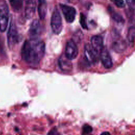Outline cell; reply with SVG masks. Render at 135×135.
Instances as JSON below:
<instances>
[{
	"mask_svg": "<svg viewBox=\"0 0 135 135\" xmlns=\"http://www.w3.org/2000/svg\"><path fill=\"white\" fill-rule=\"evenodd\" d=\"M45 54V44L40 40H26L22 49V59L31 65H37Z\"/></svg>",
	"mask_w": 135,
	"mask_h": 135,
	"instance_id": "6da1fadb",
	"label": "cell"
},
{
	"mask_svg": "<svg viewBox=\"0 0 135 135\" xmlns=\"http://www.w3.org/2000/svg\"><path fill=\"white\" fill-rule=\"evenodd\" d=\"M51 26L53 33L59 34L61 33L62 29V18L60 13L57 8L53 10L51 19Z\"/></svg>",
	"mask_w": 135,
	"mask_h": 135,
	"instance_id": "7a4b0ae2",
	"label": "cell"
},
{
	"mask_svg": "<svg viewBox=\"0 0 135 135\" xmlns=\"http://www.w3.org/2000/svg\"><path fill=\"white\" fill-rule=\"evenodd\" d=\"M8 20V8L4 1H0V31H5Z\"/></svg>",
	"mask_w": 135,
	"mask_h": 135,
	"instance_id": "3957f363",
	"label": "cell"
},
{
	"mask_svg": "<svg viewBox=\"0 0 135 135\" xmlns=\"http://www.w3.org/2000/svg\"><path fill=\"white\" fill-rule=\"evenodd\" d=\"M19 40V35L17 32L16 25L12 21L9 25L7 32V42L9 48H12Z\"/></svg>",
	"mask_w": 135,
	"mask_h": 135,
	"instance_id": "277c9868",
	"label": "cell"
},
{
	"mask_svg": "<svg viewBox=\"0 0 135 135\" xmlns=\"http://www.w3.org/2000/svg\"><path fill=\"white\" fill-rule=\"evenodd\" d=\"M41 32L42 27L40 21L38 20H33L29 30V35L31 40H38Z\"/></svg>",
	"mask_w": 135,
	"mask_h": 135,
	"instance_id": "5b68a950",
	"label": "cell"
},
{
	"mask_svg": "<svg viewBox=\"0 0 135 135\" xmlns=\"http://www.w3.org/2000/svg\"><path fill=\"white\" fill-rule=\"evenodd\" d=\"M60 5L66 22L68 23L73 22L76 15L75 9L73 7L63 4H60Z\"/></svg>",
	"mask_w": 135,
	"mask_h": 135,
	"instance_id": "8992f818",
	"label": "cell"
},
{
	"mask_svg": "<svg viewBox=\"0 0 135 135\" xmlns=\"http://www.w3.org/2000/svg\"><path fill=\"white\" fill-rule=\"evenodd\" d=\"M65 56L70 60L76 57L78 55V49L73 40H69L65 46Z\"/></svg>",
	"mask_w": 135,
	"mask_h": 135,
	"instance_id": "52a82bcc",
	"label": "cell"
},
{
	"mask_svg": "<svg viewBox=\"0 0 135 135\" xmlns=\"http://www.w3.org/2000/svg\"><path fill=\"white\" fill-rule=\"evenodd\" d=\"M84 55L86 61L90 63H94L98 60L99 55L92 47L91 45L88 44L84 46Z\"/></svg>",
	"mask_w": 135,
	"mask_h": 135,
	"instance_id": "ba28073f",
	"label": "cell"
},
{
	"mask_svg": "<svg viewBox=\"0 0 135 135\" xmlns=\"http://www.w3.org/2000/svg\"><path fill=\"white\" fill-rule=\"evenodd\" d=\"M91 45L95 52L99 55L104 48L102 38L98 35L93 36L91 39Z\"/></svg>",
	"mask_w": 135,
	"mask_h": 135,
	"instance_id": "9c48e42d",
	"label": "cell"
},
{
	"mask_svg": "<svg viewBox=\"0 0 135 135\" xmlns=\"http://www.w3.org/2000/svg\"><path fill=\"white\" fill-rule=\"evenodd\" d=\"M58 63L61 70L64 72H69L72 69V64L65 54H62L60 57Z\"/></svg>",
	"mask_w": 135,
	"mask_h": 135,
	"instance_id": "30bf717a",
	"label": "cell"
},
{
	"mask_svg": "<svg viewBox=\"0 0 135 135\" xmlns=\"http://www.w3.org/2000/svg\"><path fill=\"white\" fill-rule=\"evenodd\" d=\"M100 56L103 66L107 69H110L112 66L113 63L108 51L106 49L103 48L100 54Z\"/></svg>",
	"mask_w": 135,
	"mask_h": 135,
	"instance_id": "8fae6325",
	"label": "cell"
},
{
	"mask_svg": "<svg viewBox=\"0 0 135 135\" xmlns=\"http://www.w3.org/2000/svg\"><path fill=\"white\" fill-rule=\"evenodd\" d=\"M112 47L115 52L121 53L126 50L127 48V44L122 38L118 37L113 40Z\"/></svg>",
	"mask_w": 135,
	"mask_h": 135,
	"instance_id": "7c38bea8",
	"label": "cell"
},
{
	"mask_svg": "<svg viewBox=\"0 0 135 135\" xmlns=\"http://www.w3.org/2000/svg\"><path fill=\"white\" fill-rule=\"evenodd\" d=\"M36 5V0H29L26 2L25 15L27 19H30L33 16L35 12Z\"/></svg>",
	"mask_w": 135,
	"mask_h": 135,
	"instance_id": "4fadbf2b",
	"label": "cell"
},
{
	"mask_svg": "<svg viewBox=\"0 0 135 135\" xmlns=\"http://www.w3.org/2000/svg\"><path fill=\"white\" fill-rule=\"evenodd\" d=\"M47 12V4L46 0H38V13L41 20H43Z\"/></svg>",
	"mask_w": 135,
	"mask_h": 135,
	"instance_id": "5bb4252c",
	"label": "cell"
},
{
	"mask_svg": "<svg viewBox=\"0 0 135 135\" xmlns=\"http://www.w3.org/2000/svg\"><path fill=\"white\" fill-rule=\"evenodd\" d=\"M9 4L15 12H19L22 8L23 0H8Z\"/></svg>",
	"mask_w": 135,
	"mask_h": 135,
	"instance_id": "9a60e30c",
	"label": "cell"
},
{
	"mask_svg": "<svg viewBox=\"0 0 135 135\" xmlns=\"http://www.w3.org/2000/svg\"><path fill=\"white\" fill-rule=\"evenodd\" d=\"M127 38L128 41L131 42L133 43L135 40V27H130L127 33Z\"/></svg>",
	"mask_w": 135,
	"mask_h": 135,
	"instance_id": "2e32d148",
	"label": "cell"
},
{
	"mask_svg": "<svg viewBox=\"0 0 135 135\" xmlns=\"http://www.w3.org/2000/svg\"><path fill=\"white\" fill-rule=\"evenodd\" d=\"M110 13L113 19L117 22L122 23L124 22V19L123 18V17L117 13H115L113 11H112V12H110Z\"/></svg>",
	"mask_w": 135,
	"mask_h": 135,
	"instance_id": "e0dca14e",
	"label": "cell"
},
{
	"mask_svg": "<svg viewBox=\"0 0 135 135\" xmlns=\"http://www.w3.org/2000/svg\"><path fill=\"white\" fill-rule=\"evenodd\" d=\"M80 22L81 26L84 28L86 29L87 28V24H86V17L85 16L82 14H80Z\"/></svg>",
	"mask_w": 135,
	"mask_h": 135,
	"instance_id": "ac0fdd59",
	"label": "cell"
},
{
	"mask_svg": "<svg viewBox=\"0 0 135 135\" xmlns=\"http://www.w3.org/2000/svg\"><path fill=\"white\" fill-rule=\"evenodd\" d=\"M115 5L120 8L124 7L125 6V3L123 0H110Z\"/></svg>",
	"mask_w": 135,
	"mask_h": 135,
	"instance_id": "d6986e66",
	"label": "cell"
},
{
	"mask_svg": "<svg viewBox=\"0 0 135 135\" xmlns=\"http://www.w3.org/2000/svg\"><path fill=\"white\" fill-rule=\"evenodd\" d=\"M126 1L129 8L132 11L135 12V0H126Z\"/></svg>",
	"mask_w": 135,
	"mask_h": 135,
	"instance_id": "ffe728a7",
	"label": "cell"
},
{
	"mask_svg": "<svg viewBox=\"0 0 135 135\" xmlns=\"http://www.w3.org/2000/svg\"><path fill=\"white\" fill-rule=\"evenodd\" d=\"M92 131V128L88 124H85L83 127V131L85 134H88L91 132Z\"/></svg>",
	"mask_w": 135,
	"mask_h": 135,
	"instance_id": "44dd1931",
	"label": "cell"
},
{
	"mask_svg": "<svg viewBox=\"0 0 135 135\" xmlns=\"http://www.w3.org/2000/svg\"><path fill=\"white\" fill-rule=\"evenodd\" d=\"M58 132L55 128L52 129L47 134V135H57Z\"/></svg>",
	"mask_w": 135,
	"mask_h": 135,
	"instance_id": "7402d4cb",
	"label": "cell"
},
{
	"mask_svg": "<svg viewBox=\"0 0 135 135\" xmlns=\"http://www.w3.org/2000/svg\"><path fill=\"white\" fill-rule=\"evenodd\" d=\"M66 1L72 4H76L78 3L80 0H66Z\"/></svg>",
	"mask_w": 135,
	"mask_h": 135,
	"instance_id": "603a6c76",
	"label": "cell"
},
{
	"mask_svg": "<svg viewBox=\"0 0 135 135\" xmlns=\"http://www.w3.org/2000/svg\"><path fill=\"white\" fill-rule=\"evenodd\" d=\"M101 135H110V134L108 132H104L102 133H101Z\"/></svg>",
	"mask_w": 135,
	"mask_h": 135,
	"instance_id": "cb8c5ba5",
	"label": "cell"
},
{
	"mask_svg": "<svg viewBox=\"0 0 135 135\" xmlns=\"http://www.w3.org/2000/svg\"><path fill=\"white\" fill-rule=\"evenodd\" d=\"M25 1L27 2V1H29V0H25Z\"/></svg>",
	"mask_w": 135,
	"mask_h": 135,
	"instance_id": "d4e9b609",
	"label": "cell"
}]
</instances>
